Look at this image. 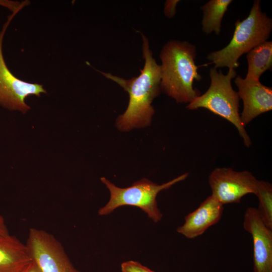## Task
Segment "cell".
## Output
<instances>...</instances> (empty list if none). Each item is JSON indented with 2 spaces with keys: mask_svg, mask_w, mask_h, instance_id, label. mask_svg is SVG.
<instances>
[{
  "mask_svg": "<svg viewBox=\"0 0 272 272\" xmlns=\"http://www.w3.org/2000/svg\"><path fill=\"white\" fill-rule=\"evenodd\" d=\"M188 175V173H185L161 185L144 178L125 188L118 187L106 178L102 177L101 180L109 189L110 198L108 203L99 209L98 214L100 216L106 215L121 206H134L142 209L154 222H158L162 218V214L157 206L158 194L185 180Z\"/></svg>",
  "mask_w": 272,
  "mask_h": 272,
  "instance_id": "obj_5",
  "label": "cell"
},
{
  "mask_svg": "<svg viewBox=\"0 0 272 272\" xmlns=\"http://www.w3.org/2000/svg\"><path fill=\"white\" fill-rule=\"evenodd\" d=\"M248 71L245 79L259 80L272 67V42L266 41L247 53Z\"/></svg>",
  "mask_w": 272,
  "mask_h": 272,
  "instance_id": "obj_13",
  "label": "cell"
},
{
  "mask_svg": "<svg viewBox=\"0 0 272 272\" xmlns=\"http://www.w3.org/2000/svg\"><path fill=\"white\" fill-rule=\"evenodd\" d=\"M145 64L137 77L124 79L102 72L103 76L120 85L129 97L125 112L117 118L116 126L121 131L150 125L155 111L152 103L161 90V66L153 57L148 39L142 35Z\"/></svg>",
  "mask_w": 272,
  "mask_h": 272,
  "instance_id": "obj_1",
  "label": "cell"
},
{
  "mask_svg": "<svg viewBox=\"0 0 272 272\" xmlns=\"http://www.w3.org/2000/svg\"><path fill=\"white\" fill-rule=\"evenodd\" d=\"M32 260L26 244L10 234L0 235V272H19Z\"/></svg>",
  "mask_w": 272,
  "mask_h": 272,
  "instance_id": "obj_12",
  "label": "cell"
},
{
  "mask_svg": "<svg viewBox=\"0 0 272 272\" xmlns=\"http://www.w3.org/2000/svg\"><path fill=\"white\" fill-rule=\"evenodd\" d=\"M223 210L224 205L211 195L185 217L184 224L177 229V231L187 238H195L217 224L222 217Z\"/></svg>",
  "mask_w": 272,
  "mask_h": 272,
  "instance_id": "obj_11",
  "label": "cell"
},
{
  "mask_svg": "<svg viewBox=\"0 0 272 272\" xmlns=\"http://www.w3.org/2000/svg\"><path fill=\"white\" fill-rule=\"evenodd\" d=\"M121 269L122 272H155L140 263L132 260L123 262L121 264Z\"/></svg>",
  "mask_w": 272,
  "mask_h": 272,
  "instance_id": "obj_16",
  "label": "cell"
},
{
  "mask_svg": "<svg viewBox=\"0 0 272 272\" xmlns=\"http://www.w3.org/2000/svg\"><path fill=\"white\" fill-rule=\"evenodd\" d=\"M272 30V20L261 11L260 2L255 0L250 13L242 21L237 20L232 38L221 50L209 53L207 59L216 69L227 67L235 69L238 59L258 45L267 41Z\"/></svg>",
  "mask_w": 272,
  "mask_h": 272,
  "instance_id": "obj_3",
  "label": "cell"
},
{
  "mask_svg": "<svg viewBox=\"0 0 272 272\" xmlns=\"http://www.w3.org/2000/svg\"><path fill=\"white\" fill-rule=\"evenodd\" d=\"M18 12L10 15L0 30V105L10 110H19L25 113L30 107L25 103V98L30 95L39 97L46 93L43 86L37 83L23 81L15 76L5 62L3 44L7 29Z\"/></svg>",
  "mask_w": 272,
  "mask_h": 272,
  "instance_id": "obj_6",
  "label": "cell"
},
{
  "mask_svg": "<svg viewBox=\"0 0 272 272\" xmlns=\"http://www.w3.org/2000/svg\"><path fill=\"white\" fill-rule=\"evenodd\" d=\"M179 1H167L164 8V14L168 18H172L176 13V7Z\"/></svg>",
  "mask_w": 272,
  "mask_h": 272,
  "instance_id": "obj_18",
  "label": "cell"
},
{
  "mask_svg": "<svg viewBox=\"0 0 272 272\" xmlns=\"http://www.w3.org/2000/svg\"><path fill=\"white\" fill-rule=\"evenodd\" d=\"M26 245L41 272H80L71 262L61 243L44 230L30 228Z\"/></svg>",
  "mask_w": 272,
  "mask_h": 272,
  "instance_id": "obj_7",
  "label": "cell"
},
{
  "mask_svg": "<svg viewBox=\"0 0 272 272\" xmlns=\"http://www.w3.org/2000/svg\"><path fill=\"white\" fill-rule=\"evenodd\" d=\"M28 3V1L20 2L11 0H0V6L8 9L12 13L19 12Z\"/></svg>",
  "mask_w": 272,
  "mask_h": 272,
  "instance_id": "obj_17",
  "label": "cell"
},
{
  "mask_svg": "<svg viewBox=\"0 0 272 272\" xmlns=\"http://www.w3.org/2000/svg\"><path fill=\"white\" fill-rule=\"evenodd\" d=\"M232 0H210L200 9L203 12L201 29L206 34L215 32L219 35L221 31L223 18Z\"/></svg>",
  "mask_w": 272,
  "mask_h": 272,
  "instance_id": "obj_14",
  "label": "cell"
},
{
  "mask_svg": "<svg viewBox=\"0 0 272 272\" xmlns=\"http://www.w3.org/2000/svg\"><path fill=\"white\" fill-rule=\"evenodd\" d=\"M259 200L257 209L264 224L272 230V185L269 182L258 180L255 194Z\"/></svg>",
  "mask_w": 272,
  "mask_h": 272,
  "instance_id": "obj_15",
  "label": "cell"
},
{
  "mask_svg": "<svg viewBox=\"0 0 272 272\" xmlns=\"http://www.w3.org/2000/svg\"><path fill=\"white\" fill-rule=\"evenodd\" d=\"M209 75L211 84L209 89L189 103L186 108L189 110L204 108L227 120L235 126L245 145L249 147L251 140L239 114L240 98L231 84L232 80L237 75L235 70L230 69L224 75L215 67H212Z\"/></svg>",
  "mask_w": 272,
  "mask_h": 272,
  "instance_id": "obj_4",
  "label": "cell"
},
{
  "mask_svg": "<svg viewBox=\"0 0 272 272\" xmlns=\"http://www.w3.org/2000/svg\"><path fill=\"white\" fill-rule=\"evenodd\" d=\"M196 56L195 46L187 41L171 40L161 51L160 89L177 103L189 104L200 95L193 87L194 80L202 79Z\"/></svg>",
  "mask_w": 272,
  "mask_h": 272,
  "instance_id": "obj_2",
  "label": "cell"
},
{
  "mask_svg": "<svg viewBox=\"0 0 272 272\" xmlns=\"http://www.w3.org/2000/svg\"><path fill=\"white\" fill-rule=\"evenodd\" d=\"M19 272H41L36 263L33 260L29 264Z\"/></svg>",
  "mask_w": 272,
  "mask_h": 272,
  "instance_id": "obj_19",
  "label": "cell"
},
{
  "mask_svg": "<svg viewBox=\"0 0 272 272\" xmlns=\"http://www.w3.org/2000/svg\"><path fill=\"white\" fill-rule=\"evenodd\" d=\"M258 180L249 171L217 168L210 174L212 195L223 205L239 203L249 193L255 194Z\"/></svg>",
  "mask_w": 272,
  "mask_h": 272,
  "instance_id": "obj_8",
  "label": "cell"
},
{
  "mask_svg": "<svg viewBox=\"0 0 272 272\" xmlns=\"http://www.w3.org/2000/svg\"><path fill=\"white\" fill-rule=\"evenodd\" d=\"M234 83L240 99L243 102L241 121L245 126L260 114L272 109V89L262 85L259 80L243 79L237 76Z\"/></svg>",
  "mask_w": 272,
  "mask_h": 272,
  "instance_id": "obj_10",
  "label": "cell"
},
{
  "mask_svg": "<svg viewBox=\"0 0 272 272\" xmlns=\"http://www.w3.org/2000/svg\"><path fill=\"white\" fill-rule=\"evenodd\" d=\"M10 234L4 218L0 215V235Z\"/></svg>",
  "mask_w": 272,
  "mask_h": 272,
  "instance_id": "obj_20",
  "label": "cell"
},
{
  "mask_svg": "<svg viewBox=\"0 0 272 272\" xmlns=\"http://www.w3.org/2000/svg\"><path fill=\"white\" fill-rule=\"evenodd\" d=\"M243 227L253 240V272H272V230L264 224L256 208L246 209Z\"/></svg>",
  "mask_w": 272,
  "mask_h": 272,
  "instance_id": "obj_9",
  "label": "cell"
}]
</instances>
